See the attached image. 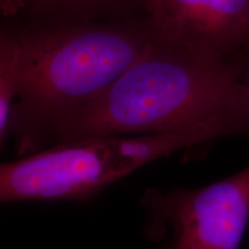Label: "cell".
<instances>
[{
    "label": "cell",
    "mask_w": 249,
    "mask_h": 249,
    "mask_svg": "<svg viewBox=\"0 0 249 249\" xmlns=\"http://www.w3.org/2000/svg\"><path fill=\"white\" fill-rule=\"evenodd\" d=\"M132 8H141V0H30L23 12L31 18L116 21L130 18Z\"/></svg>",
    "instance_id": "obj_6"
},
{
    "label": "cell",
    "mask_w": 249,
    "mask_h": 249,
    "mask_svg": "<svg viewBox=\"0 0 249 249\" xmlns=\"http://www.w3.org/2000/svg\"><path fill=\"white\" fill-rule=\"evenodd\" d=\"M9 29L18 45L9 136L22 157L40 150L55 124L101 95L154 43L141 18H31Z\"/></svg>",
    "instance_id": "obj_2"
},
{
    "label": "cell",
    "mask_w": 249,
    "mask_h": 249,
    "mask_svg": "<svg viewBox=\"0 0 249 249\" xmlns=\"http://www.w3.org/2000/svg\"><path fill=\"white\" fill-rule=\"evenodd\" d=\"M242 79L246 86L249 88V46L245 51H242Z\"/></svg>",
    "instance_id": "obj_9"
},
{
    "label": "cell",
    "mask_w": 249,
    "mask_h": 249,
    "mask_svg": "<svg viewBox=\"0 0 249 249\" xmlns=\"http://www.w3.org/2000/svg\"><path fill=\"white\" fill-rule=\"evenodd\" d=\"M18 98V45L8 26L0 34V143L4 145L11 130Z\"/></svg>",
    "instance_id": "obj_7"
},
{
    "label": "cell",
    "mask_w": 249,
    "mask_h": 249,
    "mask_svg": "<svg viewBox=\"0 0 249 249\" xmlns=\"http://www.w3.org/2000/svg\"><path fill=\"white\" fill-rule=\"evenodd\" d=\"M226 138L213 127L59 143L0 167V200L87 201L140 167Z\"/></svg>",
    "instance_id": "obj_3"
},
{
    "label": "cell",
    "mask_w": 249,
    "mask_h": 249,
    "mask_svg": "<svg viewBox=\"0 0 249 249\" xmlns=\"http://www.w3.org/2000/svg\"><path fill=\"white\" fill-rule=\"evenodd\" d=\"M149 232L174 235L172 249H239L249 222V166L198 189H149Z\"/></svg>",
    "instance_id": "obj_4"
},
{
    "label": "cell",
    "mask_w": 249,
    "mask_h": 249,
    "mask_svg": "<svg viewBox=\"0 0 249 249\" xmlns=\"http://www.w3.org/2000/svg\"><path fill=\"white\" fill-rule=\"evenodd\" d=\"M30 0H0V11L6 18H17L23 13Z\"/></svg>",
    "instance_id": "obj_8"
},
{
    "label": "cell",
    "mask_w": 249,
    "mask_h": 249,
    "mask_svg": "<svg viewBox=\"0 0 249 249\" xmlns=\"http://www.w3.org/2000/svg\"><path fill=\"white\" fill-rule=\"evenodd\" d=\"M155 43L224 61L249 46V0H141Z\"/></svg>",
    "instance_id": "obj_5"
},
{
    "label": "cell",
    "mask_w": 249,
    "mask_h": 249,
    "mask_svg": "<svg viewBox=\"0 0 249 249\" xmlns=\"http://www.w3.org/2000/svg\"><path fill=\"white\" fill-rule=\"evenodd\" d=\"M241 53L211 61L154 42L101 95L55 124L44 145L195 127L249 136Z\"/></svg>",
    "instance_id": "obj_1"
}]
</instances>
